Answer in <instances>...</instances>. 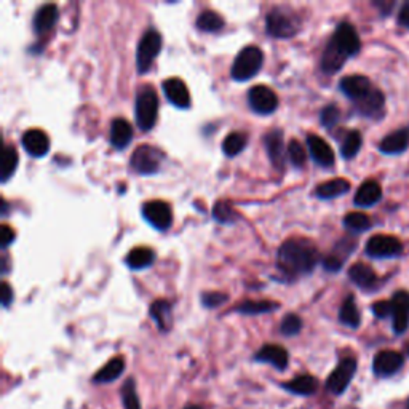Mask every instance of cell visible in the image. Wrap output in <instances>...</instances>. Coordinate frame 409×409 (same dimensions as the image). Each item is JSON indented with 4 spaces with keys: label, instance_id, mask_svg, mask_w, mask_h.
Returning <instances> with one entry per match:
<instances>
[{
    "label": "cell",
    "instance_id": "43",
    "mask_svg": "<svg viewBox=\"0 0 409 409\" xmlns=\"http://www.w3.org/2000/svg\"><path fill=\"white\" fill-rule=\"evenodd\" d=\"M320 118H321V123H323V127L331 128V127H334L337 122H339L341 112H339V109H337L336 106H332V105L326 106L323 111H321Z\"/></svg>",
    "mask_w": 409,
    "mask_h": 409
},
{
    "label": "cell",
    "instance_id": "20",
    "mask_svg": "<svg viewBox=\"0 0 409 409\" xmlns=\"http://www.w3.org/2000/svg\"><path fill=\"white\" fill-rule=\"evenodd\" d=\"M380 199H383V187L378 181L369 179L358 187L355 197H353V203L362 206V208H369L380 201Z\"/></svg>",
    "mask_w": 409,
    "mask_h": 409
},
{
    "label": "cell",
    "instance_id": "9",
    "mask_svg": "<svg viewBox=\"0 0 409 409\" xmlns=\"http://www.w3.org/2000/svg\"><path fill=\"white\" fill-rule=\"evenodd\" d=\"M330 42L346 58H350L353 54H357L360 52V48H362V42H360L355 27L348 23H341L337 26L334 36H332V39Z\"/></svg>",
    "mask_w": 409,
    "mask_h": 409
},
{
    "label": "cell",
    "instance_id": "41",
    "mask_svg": "<svg viewBox=\"0 0 409 409\" xmlns=\"http://www.w3.org/2000/svg\"><path fill=\"white\" fill-rule=\"evenodd\" d=\"M301 328H302V321L298 315L294 314L286 315L285 320H283L280 325V331L283 336H296L298 332L301 331Z\"/></svg>",
    "mask_w": 409,
    "mask_h": 409
},
{
    "label": "cell",
    "instance_id": "36",
    "mask_svg": "<svg viewBox=\"0 0 409 409\" xmlns=\"http://www.w3.org/2000/svg\"><path fill=\"white\" fill-rule=\"evenodd\" d=\"M197 26L200 31L205 32H217L224 27V20L215 12H203L197 18Z\"/></svg>",
    "mask_w": 409,
    "mask_h": 409
},
{
    "label": "cell",
    "instance_id": "18",
    "mask_svg": "<svg viewBox=\"0 0 409 409\" xmlns=\"http://www.w3.org/2000/svg\"><path fill=\"white\" fill-rule=\"evenodd\" d=\"M409 147V128H398L396 132L387 134L379 143V151L385 155L403 154Z\"/></svg>",
    "mask_w": 409,
    "mask_h": 409
},
{
    "label": "cell",
    "instance_id": "13",
    "mask_svg": "<svg viewBox=\"0 0 409 409\" xmlns=\"http://www.w3.org/2000/svg\"><path fill=\"white\" fill-rule=\"evenodd\" d=\"M339 88L344 95L348 98V100L357 102L362 100L363 96H366L374 86L368 77H364V75H360V74H353V75H347V77H344L341 80Z\"/></svg>",
    "mask_w": 409,
    "mask_h": 409
},
{
    "label": "cell",
    "instance_id": "33",
    "mask_svg": "<svg viewBox=\"0 0 409 409\" xmlns=\"http://www.w3.org/2000/svg\"><path fill=\"white\" fill-rule=\"evenodd\" d=\"M362 144H363L362 133L357 132V130L348 132L341 144V154L344 159H353V157L360 152V149H362Z\"/></svg>",
    "mask_w": 409,
    "mask_h": 409
},
{
    "label": "cell",
    "instance_id": "52",
    "mask_svg": "<svg viewBox=\"0 0 409 409\" xmlns=\"http://www.w3.org/2000/svg\"><path fill=\"white\" fill-rule=\"evenodd\" d=\"M408 409H409V401H408Z\"/></svg>",
    "mask_w": 409,
    "mask_h": 409
},
{
    "label": "cell",
    "instance_id": "45",
    "mask_svg": "<svg viewBox=\"0 0 409 409\" xmlns=\"http://www.w3.org/2000/svg\"><path fill=\"white\" fill-rule=\"evenodd\" d=\"M392 312H394V307H392V301H378V302L373 304V314L378 318L390 317Z\"/></svg>",
    "mask_w": 409,
    "mask_h": 409
},
{
    "label": "cell",
    "instance_id": "24",
    "mask_svg": "<svg viewBox=\"0 0 409 409\" xmlns=\"http://www.w3.org/2000/svg\"><path fill=\"white\" fill-rule=\"evenodd\" d=\"M133 138V128L125 118H116L111 125V144L116 149H125Z\"/></svg>",
    "mask_w": 409,
    "mask_h": 409
},
{
    "label": "cell",
    "instance_id": "14",
    "mask_svg": "<svg viewBox=\"0 0 409 409\" xmlns=\"http://www.w3.org/2000/svg\"><path fill=\"white\" fill-rule=\"evenodd\" d=\"M355 107L363 117H369V118L380 117L384 114V107H385L384 93L374 86L366 96H363L362 100L355 102Z\"/></svg>",
    "mask_w": 409,
    "mask_h": 409
},
{
    "label": "cell",
    "instance_id": "42",
    "mask_svg": "<svg viewBox=\"0 0 409 409\" xmlns=\"http://www.w3.org/2000/svg\"><path fill=\"white\" fill-rule=\"evenodd\" d=\"M288 157L296 167H302L307 159V154H305L304 146L299 143L298 139H291L290 146H288Z\"/></svg>",
    "mask_w": 409,
    "mask_h": 409
},
{
    "label": "cell",
    "instance_id": "5",
    "mask_svg": "<svg viewBox=\"0 0 409 409\" xmlns=\"http://www.w3.org/2000/svg\"><path fill=\"white\" fill-rule=\"evenodd\" d=\"M162 50V36L159 32L151 29L141 37L138 52H136V64H138V70L141 74L147 72L151 69L154 59L159 56Z\"/></svg>",
    "mask_w": 409,
    "mask_h": 409
},
{
    "label": "cell",
    "instance_id": "28",
    "mask_svg": "<svg viewBox=\"0 0 409 409\" xmlns=\"http://www.w3.org/2000/svg\"><path fill=\"white\" fill-rule=\"evenodd\" d=\"M151 317L154 318L157 326L162 331H168L171 328L173 323V314H171V304L168 301H155L151 305Z\"/></svg>",
    "mask_w": 409,
    "mask_h": 409
},
{
    "label": "cell",
    "instance_id": "46",
    "mask_svg": "<svg viewBox=\"0 0 409 409\" xmlns=\"http://www.w3.org/2000/svg\"><path fill=\"white\" fill-rule=\"evenodd\" d=\"M342 264H344L342 261L339 258H337V256H334V254L326 256V258L323 259V267L328 272H339Z\"/></svg>",
    "mask_w": 409,
    "mask_h": 409
},
{
    "label": "cell",
    "instance_id": "7",
    "mask_svg": "<svg viewBox=\"0 0 409 409\" xmlns=\"http://www.w3.org/2000/svg\"><path fill=\"white\" fill-rule=\"evenodd\" d=\"M355 371V358H344L342 362L337 364V368L330 374L328 380H326V389H328L332 395H342L344 392L347 390L348 384L352 383Z\"/></svg>",
    "mask_w": 409,
    "mask_h": 409
},
{
    "label": "cell",
    "instance_id": "10",
    "mask_svg": "<svg viewBox=\"0 0 409 409\" xmlns=\"http://www.w3.org/2000/svg\"><path fill=\"white\" fill-rule=\"evenodd\" d=\"M143 215L149 224L154 226L159 231H167L171 227L173 211L167 201L152 200L146 201L143 206Z\"/></svg>",
    "mask_w": 409,
    "mask_h": 409
},
{
    "label": "cell",
    "instance_id": "51",
    "mask_svg": "<svg viewBox=\"0 0 409 409\" xmlns=\"http://www.w3.org/2000/svg\"><path fill=\"white\" fill-rule=\"evenodd\" d=\"M185 409H201V408H199V406H189V408H185Z\"/></svg>",
    "mask_w": 409,
    "mask_h": 409
},
{
    "label": "cell",
    "instance_id": "4",
    "mask_svg": "<svg viewBox=\"0 0 409 409\" xmlns=\"http://www.w3.org/2000/svg\"><path fill=\"white\" fill-rule=\"evenodd\" d=\"M265 27L267 32L272 37H277V39H288V37H293L299 29V21L296 16L290 15L285 10L275 8L267 15L265 18Z\"/></svg>",
    "mask_w": 409,
    "mask_h": 409
},
{
    "label": "cell",
    "instance_id": "27",
    "mask_svg": "<svg viewBox=\"0 0 409 409\" xmlns=\"http://www.w3.org/2000/svg\"><path fill=\"white\" fill-rule=\"evenodd\" d=\"M317 387H318L317 379L309 374H302L299 376V378L290 380V383L283 384V389L290 392V394L302 395V396L315 394V392H317Z\"/></svg>",
    "mask_w": 409,
    "mask_h": 409
},
{
    "label": "cell",
    "instance_id": "31",
    "mask_svg": "<svg viewBox=\"0 0 409 409\" xmlns=\"http://www.w3.org/2000/svg\"><path fill=\"white\" fill-rule=\"evenodd\" d=\"M152 263H154V253H152V249L146 247L133 248L127 256V264L132 267L133 270L146 269V267H149Z\"/></svg>",
    "mask_w": 409,
    "mask_h": 409
},
{
    "label": "cell",
    "instance_id": "29",
    "mask_svg": "<svg viewBox=\"0 0 409 409\" xmlns=\"http://www.w3.org/2000/svg\"><path fill=\"white\" fill-rule=\"evenodd\" d=\"M123 369H125L123 358L122 357H116V358H112L105 368H101L100 371H98L95 378H93V380H95L96 384L114 383V380L122 376Z\"/></svg>",
    "mask_w": 409,
    "mask_h": 409
},
{
    "label": "cell",
    "instance_id": "16",
    "mask_svg": "<svg viewBox=\"0 0 409 409\" xmlns=\"http://www.w3.org/2000/svg\"><path fill=\"white\" fill-rule=\"evenodd\" d=\"M23 147L32 157H43L50 149V139H48L45 132L39 128H32L23 134Z\"/></svg>",
    "mask_w": 409,
    "mask_h": 409
},
{
    "label": "cell",
    "instance_id": "37",
    "mask_svg": "<svg viewBox=\"0 0 409 409\" xmlns=\"http://www.w3.org/2000/svg\"><path fill=\"white\" fill-rule=\"evenodd\" d=\"M247 146V138L242 133H231L226 136L224 143H222V151L227 157H236Z\"/></svg>",
    "mask_w": 409,
    "mask_h": 409
},
{
    "label": "cell",
    "instance_id": "23",
    "mask_svg": "<svg viewBox=\"0 0 409 409\" xmlns=\"http://www.w3.org/2000/svg\"><path fill=\"white\" fill-rule=\"evenodd\" d=\"M348 277H350V280L355 283L358 288H362V290H373V288L378 286L379 281L376 272L371 269L369 265L363 263L353 264L350 269H348Z\"/></svg>",
    "mask_w": 409,
    "mask_h": 409
},
{
    "label": "cell",
    "instance_id": "1",
    "mask_svg": "<svg viewBox=\"0 0 409 409\" xmlns=\"http://www.w3.org/2000/svg\"><path fill=\"white\" fill-rule=\"evenodd\" d=\"M318 249L309 240L291 238L286 240L278 249L277 265L281 274L296 278L310 274L318 263Z\"/></svg>",
    "mask_w": 409,
    "mask_h": 409
},
{
    "label": "cell",
    "instance_id": "15",
    "mask_svg": "<svg viewBox=\"0 0 409 409\" xmlns=\"http://www.w3.org/2000/svg\"><path fill=\"white\" fill-rule=\"evenodd\" d=\"M392 318H394V330L396 334L405 332L409 326V293L396 291L392 298Z\"/></svg>",
    "mask_w": 409,
    "mask_h": 409
},
{
    "label": "cell",
    "instance_id": "8",
    "mask_svg": "<svg viewBox=\"0 0 409 409\" xmlns=\"http://www.w3.org/2000/svg\"><path fill=\"white\" fill-rule=\"evenodd\" d=\"M401 253L403 243L394 236H374L366 243V254L371 258H398Z\"/></svg>",
    "mask_w": 409,
    "mask_h": 409
},
{
    "label": "cell",
    "instance_id": "11",
    "mask_svg": "<svg viewBox=\"0 0 409 409\" xmlns=\"http://www.w3.org/2000/svg\"><path fill=\"white\" fill-rule=\"evenodd\" d=\"M248 102L254 112L269 116L278 107V96L265 85H256L248 93Z\"/></svg>",
    "mask_w": 409,
    "mask_h": 409
},
{
    "label": "cell",
    "instance_id": "25",
    "mask_svg": "<svg viewBox=\"0 0 409 409\" xmlns=\"http://www.w3.org/2000/svg\"><path fill=\"white\" fill-rule=\"evenodd\" d=\"M348 190H350V183L344 178H336V179H331V181L320 184L318 187L315 189V194H317V197L323 200H331L347 194Z\"/></svg>",
    "mask_w": 409,
    "mask_h": 409
},
{
    "label": "cell",
    "instance_id": "3",
    "mask_svg": "<svg viewBox=\"0 0 409 409\" xmlns=\"http://www.w3.org/2000/svg\"><path fill=\"white\" fill-rule=\"evenodd\" d=\"M264 54L258 47H245L242 52L237 54L236 61L232 66V77L238 82H245L253 79L259 72L263 66Z\"/></svg>",
    "mask_w": 409,
    "mask_h": 409
},
{
    "label": "cell",
    "instance_id": "32",
    "mask_svg": "<svg viewBox=\"0 0 409 409\" xmlns=\"http://www.w3.org/2000/svg\"><path fill=\"white\" fill-rule=\"evenodd\" d=\"M339 320L342 321L346 326H350V328H358L360 326V312L357 309L355 299L352 296H348L346 301H344L342 307L339 310Z\"/></svg>",
    "mask_w": 409,
    "mask_h": 409
},
{
    "label": "cell",
    "instance_id": "35",
    "mask_svg": "<svg viewBox=\"0 0 409 409\" xmlns=\"http://www.w3.org/2000/svg\"><path fill=\"white\" fill-rule=\"evenodd\" d=\"M277 309H278V304L272 301H247L238 305L237 312L247 314V315H259V314L272 312V310H277Z\"/></svg>",
    "mask_w": 409,
    "mask_h": 409
},
{
    "label": "cell",
    "instance_id": "22",
    "mask_svg": "<svg viewBox=\"0 0 409 409\" xmlns=\"http://www.w3.org/2000/svg\"><path fill=\"white\" fill-rule=\"evenodd\" d=\"M254 358L261 363H269L280 371L286 369L288 366V353L285 348L277 346V344H267L256 353Z\"/></svg>",
    "mask_w": 409,
    "mask_h": 409
},
{
    "label": "cell",
    "instance_id": "30",
    "mask_svg": "<svg viewBox=\"0 0 409 409\" xmlns=\"http://www.w3.org/2000/svg\"><path fill=\"white\" fill-rule=\"evenodd\" d=\"M347 59L348 58L344 56V54L330 42L325 48L323 56H321V69H323L326 74H334L337 70L342 69L344 63H346Z\"/></svg>",
    "mask_w": 409,
    "mask_h": 409
},
{
    "label": "cell",
    "instance_id": "38",
    "mask_svg": "<svg viewBox=\"0 0 409 409\" xmlns=\"http://www.w3.org/2000/svg\"><path fill=\"white\" fill-rule=\"evenodd\" d=\"M344 226L352 232H364L371 227V219L364 213H348L344 217Z\"/></svg>",
    "mask_w": 409,
    "mask_h": 409
},
{
    "label": "cell",
    "instance_id": "47",
    "mask_svg": "<svg viewBox=\"0 0 409 409\" xmlns=\"http://www.w3.org/2000/svg\"><path fill=\"white\" fill-rule=\"evenodd\" d=\"M13 240H15L13 229L7 224H3L2 232H0V243H2V248H7L10 243H13Z\"/></svg>",
    "mask_w": 409,
    "mask_h": 409
},
{
    "label": "cell",
    "instance_id": "6",
    "mask_svg": "<svg viewBox=\"0 0 409 409\" xmlns=\"http://www.w3.org/2000/svg\"><path fill=\"white\" fill-rule=\"evenodd\" d=\"M163 162V154L152 146H139L132 155V167L139 174H154L159 171Z\"/></svg>",
    "mask_w": 409,
    "mask_h": 409
},
{
    "label": "cell",
    "instance_id": "50",
    "mask_svg": "<svg viewBox=\"0 0 409 409\" xmlns=\"http://www.w3.org/2000/svg\"><path fill=\"white\" fill-rule=\"evenodd\" d=\"M374 5L380 10V13L385 16L389 15L392 12V8L395 7V2H383V0H379V2H374Z\"/></svg>",
    "mask_w": 409,
    "mask_h": 409
},
{
    "label": "cell",
    "instance_id": "44",
    "mask_svg": "<svg viewBox=\"0 0 409 409\" xmlns=\"http://www.w3.org/2000/svg\"><path fill=\"white\" fill-rule=\"evenodd\" d=\"M227 301V296L222 293H206L201 296V304L208 309H215L217 305L224 304Z\"/></svg>",
    "mask_w": 409,
    "mask_h": 409
},
{
    "label": "cell",
    "instance_id": "26",
    "mask_svg": "<svg viewBox=\"0 0 409 409\" xmlns=\"http://www.w3.org/2000/svg\"><path fill=\"white\" fill-rule=\"evenodd\" d=\"M58 21V8L56 5H43V7L36 13L34 16V29L39 34H45L50 29H53V26L56 24Z\"/></svg>",
    "mask_w": 409,
    "mask_h": 409
},
{
    "label": "cell",
    "instance_id": "17",
    "mask_svg": "<svg viewBox=\"0 0 409 409\" xmlns=\"http://www.w3.org/2000/svg\"><path fill=\"white\" fill-rule=\"evenodd\" d=\"M163 93L170 100L171 105L176 107H189L190 106V93L181 79H168L163 82Z\"/></svg>",
    "mask_w": 409,
    "mask_h": 409
},
{
    "label": "cell",
    "instance_id": "39",
    "mask_svg": "<svg viewBox=\"0 0 409 409\" xmlns=\"http://www.w3.org/2000/svg\"><path fill=\"white\" fill-rule=\"evenodd\" d=\"M213 216L216 221L222 222V224H229L237 219V213L233 210L232 205H229L227 201H216L215 208H213Z\"/></svg>",
    "mask_w": 409,
    "mask_h": 409
},
{
    "label": "cell",
    "instance_id": "2",
    "mask_svg": "<svg viewBox=\"0 0 409 409\" xmlns=\"http://www.w3.org/2000/svg\"><path fill=\"white\" fill-rule=\"evenodd\" d=\"M136 123L141 130L149 132L157 123V116H159V98H157L155 90L152 86L146 85L138 91L136 96Z\"/></svg>",
    "mask_w": 409,
    "mask_h": 409
},
{
    "label": "cell",
    "instance_id": "40",
    "mask_svg": "<svg viewBox=\"0 0 409 409\" xmlns=\"http://www.w3.org/2000/svg\"><path fill=\"white\" fill-rule=\"evenodd\" d=\"M122 401H123V409H141V403L138 394H136L134 380L128 379L125 383L122 389Z\"/></svg>",
    "mask_w": 409,
    "mask_h": 409
},
{
    "label": "cell",
    "instance_id": "34",
    "mask_svg": "<svg viewBox=\"0 0 409 409\" xmlns=\"http://www.w3.org/2000/svg\"><path fill=\"white\" fill-rule=\"evenodd\" d=\"M18 167V152L13 146H5L2 154V173H0V179L5 183L12 176Z\"/></svg>",
    "mask_w": 409,
    "mask_h": 409
},
{
    "label": "cell",
    "instance_id": "19",
    "mask_svg": "<svg viewBox=\"0 0 409 409\" xmlns=\"http://www.w3.org/2000/svg\"><path fill=\"white\" fill-rule=\"evenodd\" d=\"M307 146L312 159L321 167H331L334 163V152L323 138L317 134L307 136Z\"/></svg>",
    "mask_w": 409,
    "mask_h": 409
},
{
    "label": "cell",
    "instance_id": "21",
    "mask_svg": "<svg viewBox=\"0 0 409 409\" xmlns=\"http://www.w3.org/2000/svg\"><path fill=\"white\" fill-rule=\"evenodd\" d=\"M264 144L272 163L277 170H283L285 167V152H283V133L280 130H272L264 136Z\"/></svg>",
    "mask_w": 409,
    "mask_h": 409
},
{
    "label": "cell",
    "instance_id": "48",
    "mask_svg": "<svg viewBox=\"0 0 409 409\" xmlns=\"http://www.w3.org/2000/svg\"><path fill=\"white\" fill-rule=\"evenodd\" d=\"M0 293H2L0 294V298H2V305L3 307H8L10 302L13 301V291L7 281H2V285H0Z\"/></svg>",
    "mask_w": 409,
    "mask_h": 409
},
{
    "label": "cell",
    "instance_id": "49",
    "mask_svg": "<svg viewBox=\"0 0 409 409\" xmlns=\"http://www.w3.org/2000/svg\"><path fill=\"white\" fill-rule=\"evenodd\" d=\"M398 24L409 29V2L403 5L400 13H398Z\"/></svg>",
    "mask_w": 409,
    "mask_h": 409
},
{
    "label": "cell",
    "instance_id": "12",
    "mask_svg": "<svg viewBox=\"0 0 409 409\" xmlns=\"http://www.w3.org/2000/svg\"><path fill=\"white\" fill-rule=\"evenodd\" d=\"M405 358L395 350H383L373 360V371L379 378H389L401 369Z\"/></svg>",
    "mask_w": 409,
    "mask_h": 409
}]
</instances>
